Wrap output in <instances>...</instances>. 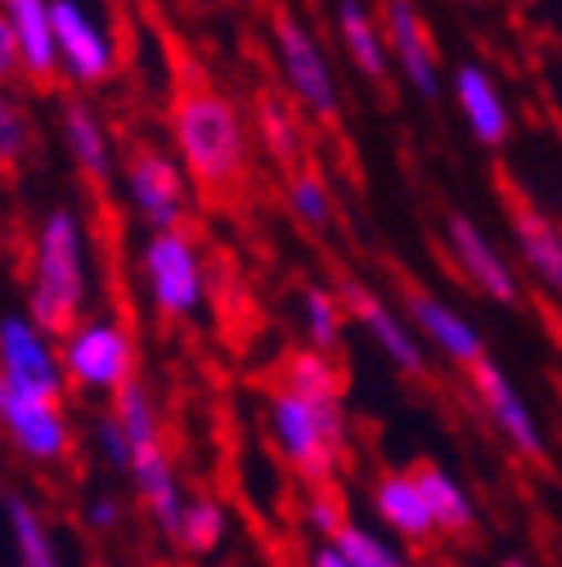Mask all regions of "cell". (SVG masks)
Instances as JSON below:
<instances>
[{
	"instance_id": "34",
	"label": "cell",
	"mask_w": 562,
	"mask_h": 567,
	"mask_svg": "<svg viewBox=\"0 0 562 567\" xmlns=\"http://www.w3.org/2000/svg\"><path fill=\"white\" fill-rule=\"evenodd\" d=\"M306 523H311V532H315L320 540H333V536L342 532V523H346L342 501H337L333 491H311V501H306Z\"/></svg>"
},
{
	"instance_id": "17",
	"label": "cell",
	"mask_w": 562,
	"mask_h": 567,
	"mask_svg": "<svg viewBox=\"0 0 562 567\" xmlns=\"http://www.w3.org/2000/svg\"><path fill=\"white\" fill-rule=\"evenodd\" d=\"M126 477H131V486H135V501L145 505L149 523H154L167 540H180V518H185L189 495L180 491V477H176V468H171L167 446L135 451V464H131Z\"/></svg>"
},
{
	"instance_id": "33",
	"label": "cell",
	"mask_w": 562,
	"mask_h": 567,
	"mask_svg": "<svg viewBox=\"0 0 562 567\" xmlns=\"http://www.w3.org/2000/svg\"><path fill=\"white\" fill-rule=\"evenodd\" d=\"M95 446H100V455H104L117 473H131L135 451H131V437L122 433V423H117V414H113V410L95 419Z\"/></svg>"
},
{
	"instance_id": "24",
	"label": "cell",
	"mask_w": 562,
	"mask_h": 567,
	"mask_svg": "<svg viewBox=\"0 0 562 567\" xmlns=\"http://www.w3.org/2000/svg\"><path fill=\"white\" fill-rule=\"evenodd\" d=\"M6 527H10V540L19 549V567H59L54 532L28 495H14V491L6 495Z\"/></svg>"
},
{
	"instance_id": "25",
	"label": "cell",
	"mask_w": 562,
	"mask_h": 567,
	"mask_svg": "<svg viewBox=\"0 0 562 567\" xmlns=\"http://www.w3.org/2000/svg\"><path fill=\"white\" fill-rule=\"evenodd\" d=\"M257 131H261V145L270 150L274 163H284V167L302 163L306 140H302V122H298V113H293L289 100H279V95L266 91L257 100Z\"/></svg>"
},
{
	"instance_id": "5",
	"label": "cell",
	"mask_w": 562,
	"mask_h": 567,
	"mask_svg": "<svg viewBox=\"0 0 562 567\" xmlns=\"http://www.w3.org/2000/svg\"><path fill=\"white\" fill-rule=\"evenodd\" d=\"M270 37H274V54H279V68H284V82L289 91L315 113V117H333L342 109V95H337V78L329 68V54L320 50L315 32L289 14V10H274L270 14Z\"/></svg>"
},
{
	"instance_id": "23",
	"label": "cell",
	"mask_w": 562,
	"mask_h": 567,
	"mask_svg": "<svg viewBox=\"0 0 562 567\" xmlns=\"http://www.w3.org/2000/svg\"><path fill=\"white\" fill-rule=\"evenodd\" d=\"M59 122H63L67 150H73V163H77L95 185H104L108 172H113V154H108V135H104L100 117H95L82 100H63Z\"/></svg>"
},
{
	"instance_id": "8",
	"label": "cell",
	"mask_w": 562,
	"mask_h": 567,
	"mask_svg": "<svg viewBox=\"0 0 562 567\" xmlns=\"http://www.w3.org/2000/svg\"><path fill=\"white\" fill-rule=\"evenodd\" d=\"M0 383L19 388L28 396H45V401L63 396V383H67L63 357L28 316L0 320Z\"/></svg>"
},
{
	"instance_id": "15",
	"label": "cell",
	"mask_w": 562,
	"mask_h": 567,
	"mask_svg": "<svg viewBox=\"0 0 562 567\" xmlns=\"http://www.w3.org/2000/svg\"><path fill=\"white\" fill-rule=\"evenodd\" d=\"M50 19H54V41H59V63L86 86L104 82L113 73V45L104 28L86 14L82 0H50Z\"/></svg>"
},
{
	"instance_id": "27",
	"label": "cell",
	"mask_w": 562,
	"mask_h": 567,
	"mask_svg": "<svg viewBox=\"0 0 562 567\" xmlns=\"http://www.w3.org/2000/svg\"><path fill=\"white\" fill-rule=\"evenodd\" d=\"M226 532H230V514L217 495H189L185 505V518H180V549L189 554H217L226 545Z\"/></svg>"
},
{
	"instance_id": "36",
	"label": "cell",
	"mask_w": 562,
	"mask_h": 567,
	"mask_svg": "<svg viewBox=\"0 0 562 567\" xmlns=\"http://www.w3.org/2000/svg\"><path fill=\"white\" fill-rule=\"evenodd\" d=\"M86 523H91L95 532H113V527L122 523V505L113 501V495H95V501L86 505Z\"/></svg>"
},
{
	"instance_id": "20",
	"label": "cell",
	"mask_w": 562,
	"mask_h": 567,
	"mask_svg": "<svg viewBox=\"0 0 562 567\" xmlns=\"http://www.w3.org/2000/svg\"><path fill=\"white\" fill-rule=\"evenodd\" d=\"M19 50H23V68L32 73L37 86H50L59 73V41H54V19H50V0H0Z\"/></svg>"
},
{
	"instance_id": "19",
	"label": "cell",
	"mask_w": 562,
	"mask_h": 567,
	"mask_svg": "<svg viewBox=\"0 0 562 567\" xmlns=\"http://www.w3.org/2000/svg\"><path fill=\"white\" fill-rule=\"evenodd\" d=\"M509 230H513V244H518L522 266L562 302V230L544 217L540 207H531V203H518L513 207Z\"/></svg>"
},
{
	"instance_id": "31",
	"label": "cell",
	"mask_w": 562,
	"mask_h": 567,
	"mask_svg": "<svg viewBox=\"0 0 562 567\" xmlns=\"http://www.w3.org/2000/svg\"><path fill=\"white\" fill-rule=\"evenodd\" d=\"M302 320H306V333H311L315 351H333L342 342V302L329 289H306Z\"/></svg>"
},
{
	"instance_id": "39",
	"label": "cell",
	"mask_w": 562,
	"mask_h": 567,
	"mask_svg": "<svg viewBox=\"0 0 562 567\" xmlns=\"http://www.w3.org/2000/svg\"><path fill=\"white\" fill-rule=\"evenodd\" d=\"M409 567H424V563H409Z\"/></svg>"
},
{
	"instance_id": "14",
	"label": "cell",
	"mask_w": 562,
	"mask_h": 567,
	"mask_svg": "<svg viewBox=\"0 0 562 567\" xmlns=\"http://www.w3.org/2000/svg\"><path fill=\"white\" fill-rule=\"evenodd\" d=\"M459 117L468 126V135L477 140L481 150H504L509 135H513V109L500 91V82L486 73L481 63H459L455 78H450Z\"/></svg>"
},
{
	"instance_id": "29",
	"label": "cell",
	"mask_w": 562,
	"mask_h": 567,
	"mask_svg": "<svg viewBox=\"0 0 562 567\" xmlns=\"http://www.w3.org/2000/svg\"><path fill=\"white\" fill-rule=\"evenodd\" d=\"M113 414L122 423V433L131 437V451H145V446H163V423H158V405L149 396L145 383H126L113 396Z\"/></svg>"
},
{
	"instance_id": "9",
	"label": "cell",
	"mask_w": 562,
	"mask_h": 567,
	"mask_svg": "<svg viewBox=\"0 0 562 567\" xmlns=\"http://www.w3.org/2000/svg\"><path fill=\"white\" fill-rule=\"evenodd\" d=\"M446 248H450L459 275L472 284L481 298L500 302V307H518L522 302V279H518L513 261L504 257V248L490 239L472 217L450 212L446 217Z\"/></svg>"
},
{
	"instance_id": "22",
	"label": "cell",
	"mask_w": 562,
	"mask_h": 567,
	"mask_svg": "<svg viewBox=\"0 0 562 567\" xmlns=\"http://www.w3.org/2000/svg\"><path fill=\"white\" fill-rule=\"evenodd\" d=\"M414 477H418V486H424V495H428L437 536H464V532L477 527V505H472L468 486L455 473H446L441 464H418Z\"/></svg>"
},
{
	"instance_id": "16",
	"label": "cell",
	"mask_w": 562,
	"mask_h": 567,
	"mask_svg": "<svg viewBox=\"0 0 562 567\" xmlns=\"http://www.w3.org/2000/svg\"><path fill=\"white\" fill-rule=\"evenodd\" d=\"M370 509H374L378 527H383L392 540L428 545V540L437 536L428 495H424V486H418L414 468H392V473H383V477L370 486Z\"/></svg>"
},
{
	"instance_id": "37",
	"label": "cell",
	"mask_w": 562,
	"mask_h": 567,
	"mask_svg": "<svg viewBox=\"0 0 562 567\" xmlns=\"http://www.w3.org/2000/svg\"><path fill=\"white\" fill-rule=\"evenodd\" d=\"M306 567H351V563H346L329 540H320V545L306 554Z\"/></svg>"
},
{
	"instance_id": "12",
	"label": "cell",
	"mask_w": 562,
	"mask_h": 567,
	"mask_svg": "<svg viewBox=\"0 0 562 567\" xmlns=\"http://www.w3.org/2000/svg\"><path fill=\"white\" fill-rule=\"evenodd\" d=\"M383 37H387L392 63L405 78V86L418 100H437L441 95V68H437V50L428 41V23L418 14L414 0H383Z\"/></svg>"
},
{
	"instance_id": "18",
	"label": "cell",
	"mask_w": 562,
	"mask_h": 567,
	"mask_svg": "<svg viewBox=\"0 0 562 567\" xmlns=\"http://www.w3.org/2000/svg\"><path fill=\"white\" fill-rule=\"evenodd\" d=\"M126 185H131L135 212L158 235L180 226V217H185V181H180L171 158H163V154H135L131 172H126Z\"/></svg>"
},
{
	"instance_id": "1",
	"label": "cell",
	"mask_w": 562,
	"mask_h": 567,
	"mask_svg": "<svg viewBox=\"0 0 562 567\" xmlns=\"http://www.w3.org/2000/svg\"><path fill=\"white\" fill-rule=\"evenodd\" d=\"M86 302V244L82 221L67 207L50 212L37 235V275L28 293V320L45 338H67L82 324Z\"/></svg>"
},
{
	"instance_id": "2",
	"label": "cell",
	"mask_w": 562,
	"mask_h": 567,
	"mask_svg": "<svg viewBox=\"0 0 562 567\" xmlns=\"http://www.w3.org/2000/svg\"><path fill=\"white\" fill-rule=\"evenodd\" d=\"M171 126H176V145H180V158L194 172V181L226 189L243 176V167H248L243 122L221 91L202 86V82L185 86L176 100Z\"/></svg>"
},
{
	"instance_id": "11",
	"label": "cell",
	"mask_w": 562,
	"mask_h": 567,
	"mask_svg": "<svg viewBox=\"0 0 562 567\" xmlns=\"http://www.w3.org/2000/svg\"><path fill=\"white\" fill-rule=\"evenodd\" d=\"M342 302L346 311L361 320V329L370 333V342L383 351V357L405 374V379H424L428 374V347L414 333V324L405 316H396L387 302H378L365 284L342 279Z\"/></svg>"
},
{
	"instance_id": "6",
	"label": "cell",
	"mask_w": 562,
	"mask_h": 567,
	"mask_svg": "<svg viewBox=\"0 0 562 567\" xmlns=\"http://www.w3.org/2000/svg\"><path fill=\"white\" fill-rule=\"evenodd\" d=\"M139 270H145L149 298L158 307V316L167 320H185L198 311L202 302V261L189 244V235L180 230H163L145 244L139 252Z\"/></svg>"
},
{
	"instance_id": "10",
	"label": "cell",
	"mask_w": 562,
	"mask_h": 567,
	"mask_svg": "<svg viewBox=\"0 0 562 567\" xmlns=\"http://www.w3.org/2000/svg\"><path fill=\"white\" fill-rule=\"evenodd\" d=\"M0 429H6L10 446L32 464H59L67 451H73V433H67V419H63L59 401L28 396V392L6 388V383H0Z\"/></svg>"
},
{
	"instance_id": "7",
	"label": "cell",
	"mask_w": 562,
	"mask_h": 567,
	"mask_svg": "<svg viewBox=\"0 0 562 567\" xmlns=\"http://www.w3.org/2000/svg\"><path fill=\"white\" fill-rule=\"evenodd\" d=\"M472 392H477V405L486 410L490 429L504 437V446L527 460V464H544L549 460V442H544V429L531 410V401L522 396V388L504 374V365L496 361H481L472 370Z\"/></svg>"
},
{
	"instance_id": "38",
	"label": "cell",
	"mask_w": 562,
	"mask_h": 567,
	"mask_svg": "<svg viewBox=\"0 0 562 567\" xmlns=\"http://www.w3.org/2000/svg\"><path fill=\"white\" fill-rule=\"evenodd\" d=\"M504 567H527V563H522V558H509V563H504Z\"/></svg>"
},
{
	"instance_id": "30",
	"label": "cell",
	"mask_w": 562,
	"mask_h": 567,
	"mask_svg": "<svg viewBox=\"0 0 562 567\" xmlns=\"http://www.w3.org/2000/svg\"><path fill=\"white\" fill-rule=\"evenodd\" d=\"M289 207L293 217L311 230H324L333 221V189L324 185V176L315 172H293L289 176Z\"/></svg>"
},
{
	"instance_id": "13",
	"label": "cell",
	"mask_w": 562,
	"mask_h": 567,
	"mask_svg": "<svg viewBox=\"0 0 562 567\" xmlns=\"http://www.w3.org/2000/svg\"><path fill=\"white\" fill-rule=\"evenodd\" d=\"M405 316L414 324V333L433 342L441 357L459 370H477L486 361V342H481V329L459 311L450 307L446 298L428 293V289H405Z\"/></svg>"
},
{
	"instance_id": "3",
	"label": "cell",
	"mask_w": 562,
	"mask_h": 567,
	"mask_svg": "<svg viewBox=\"0 0 562 567\" xmlns=\"http://www.w3.org/2000/svg\"><path fill=\"white\" fill-rule=\"evenodd\" d=\"M270 437L311 491H329L346 451L342 401H306L289 388H279L270 396Z\"/></svg>"
},
{
	"instance_id": "4",
	"label": "cell",
	"mask_w": 562,
	"mask_h": 567,
	"mask_svg": "<svg viewBox=\"0 0 562 567\" xmlns=\"http://www.w3.org/2000/svg\"><path fill=\"white\" fill-rule=\"evenodd\" d=\"M63 374L86 392H122L135 383V342L117 320H86L59 347Z\"/></svg>"
},
{
	"instance_id": "28",
	"label": "cell",
	"mask_w": 562,
	"mask_h": 567,
	"mask_svg": "<svg viewBox=\"0 0 562 567\" xmlns=\"http://www.w3.org/2000/svg\"><path fill=\"white\" fill-rule=\"evenodd\" d=\"M284 388L306 401H342V370L329 361V351H293L284 361Z\"/></svg>"
},
{
	"instance_id": "26",
	"label": "cell",
	"mask_w": 562,
	"mask_h": 567,
	"mask_svg": "<svg viewBox=\"0 0 562 567\" xmlns=\"http://www.w3.org/2000/svg\"><path fill=\"white\" fill-rule=\"evenodd\" d=\"M351 567H409L405 549L383 532V527H370L361 518H346L342 532L329 540Z\"/></svg>"
},
{
	"instance_id": "35",
	"label": "cell",
	"mask_w": 562,
	"mask_h": 567,
	"mask_svg": "<svg viewBox=\"0 0 562 567\" xmlns=\"http://www.w3.org/2000/svg\"><path fill=\"white\" fill-rule=\"evenodd\" d=\"M19 68H23V50H19V37H14L6 10H0V86H6Z\"/></svg>"
},
{
	"instance_id": "32",
	"label": "cell",
	"mask_w": 562,
	"mask_h": 567,
	"mask_svg": "<svg viewBox=\"0 0 562 567\" xmlns=\"http://www.w3.org/2000/svg\"><path fill=\"white\" fill-rule=\"evenodd\" d=\"M32 145V122L19 100L0 91V167H14Z\"/></svg>"
},
{
	"instance_id": "21",
	"label": "cell",
	"mask_w": 562,
	"mask_h": 567,
	"mask_svg": "<svg viewBox=\"0 0 562 567\" xmlns=\"http://www.w3.org/2000/svg\"><path fill=\"white\" fill-rule=\"evenodd\" d=\"M333 19H337V37L346 45V59L361 68V78L387 82L392 50H387L383 23H374V14H370V0H333Z\"/></svg>"
}]
</instances>
